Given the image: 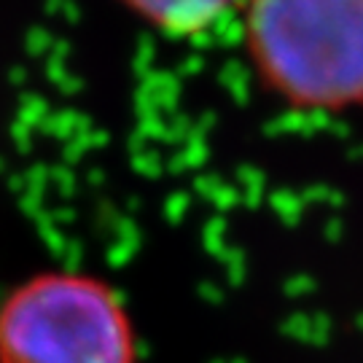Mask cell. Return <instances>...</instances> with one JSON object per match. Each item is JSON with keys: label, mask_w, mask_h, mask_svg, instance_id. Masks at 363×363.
I'll use <instances>...</instances> for the list:
<instances>
[{"label": "cell", "mask_w": 363, "mask_h": 363, "mask_svg": "<svg viewBox=\"0 0 363 363\" xmlns=\"http://www.w3.org/2000/svg\"><path fill=\"white\" fill-rule=\"evenodd\" d=\"M245 40L261 81L288 105L363 103V0H247Z\"/></svg>", "instance_id": "6da1fadb"}, {"label": "cell", "mask_w": 363, "mask_h": 363, "mask_svg": "<svg viewBox=\"0 0 363 363\" xmlns=\"http://www.w3.org/2000/svg\"><path fill=\"white\" fill-rule=\"evenodd\" d=\"M0 363H140V350L108 283L46 269L0 298Z\"/></svg>", "instance_id": "7a4b0ae2"}, {"label": "cell", "mask_w": 363, "mask_h": 363, "mask_svg": "<svg viewBox=\"0 0 363 363\" xmlns=\"http://www.w3.org/2000/svg\"><path fill=\"white\" fill-rule=\"evenodd\" d=\"M130 11L172 38H189L216 25L237 0H121Z\"/></svg>", "instance_id": "3957f363"}]
</instances>
